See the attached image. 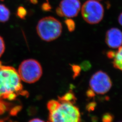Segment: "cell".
Here are the masks:
<instances>
[{"label":"cell","mask_w":122,"mask_h":122,"mask_svg":"<svg viewBox=\"0 0 122 122\" xmlns=\"http://www.w3.org/2000/svg\"><path fill=\"white\" fill-rule=\"evenodd\" d=\"M76 100L73 93L70 92L57 100H50L47 104L48 122H82L79 109L74 105Z\"/></svg>","instance_id":"1"},{"label":"cell","mask_w":122,"mask_h":122,"mask_svg":"<svg viewBox=\"0 0 122 122\" xmlns=\"http://www.w3.org/2000/svg\"><path fill=\"white\" fill-rule=\"evenodd\" d=\"M19 96H28V92L23 89L17 71L0 61V98L13 100Z\"/></svg>","instance_id":"2"},{"label":"cell","mask_w":122,"mask_h":122,"mask_svg":"<svg viewBox=\"0 0 122 122\" xmlns=\"http://www.w3.org/2000/svg\"><path fill=\"white\" fill-rule=\"evenodd\" d=\"M39 37L44 41L50 42L57 39L61 34V22L55 18L48 16L39 20L36 27Z\"/></svg>","instance_id":"3"},{"label":"cell","mask_w":122,"mask_h":122,"mask_svg":"<svg viewBox=\"0 0 122 122\" xmlns=\"http://www.w3.org/2000/svg\"><path fill=\"white\" fill-rule=\"evenodd\" d=\"M18 72L21 81L31 84L39 80L42 75L43 70L39 61L29 59L22 61L19 66Z\"/></svg>","instance_id":"4"},{"label":"cell","mask_w":122,"mask_h":122,"mask_svg":"<svg viewBox=\"0 0 122 122\" xmlns=\"http://www.w3.org/2000/svg\"><path fill=\"white\" fill-rule=\"evenodd\" d=\"M81 15L87 23L95 25L102 20L104 15L103 5L96 0H88L81 7Z\"/></svg>","instance_id":"5"},{"label":"cell","mask_w":122,"mask_h":122,"mask_svg":"<svg viewBox=\"0 0 122 122\" xmlns=\"http://www.w3.org/2000/svg\"><path fill=\"white\" fill-rule=\"evenodd\" d=\"M89 84L92 92L100 95L107 93L112 86V81L108 75L101 71H98L92 75Z\"/></svg>","instance_id":"6"},{"label":"cell","mask_w":122,"mask_h":122,"mask_svg":"<svg viewBox=\"0 0 122 122\" xmlns=\"http://www.w3.org/2000/svg\"><path fill=\"white\" fill-rule=\"evenodd\" d=\"M81 8L79 0H62L56 9V13L61 17H75L78 14Z\"/></svg>","instance_id":"7"},{"label":"cell","mask_w":122,"mask_h":122,"mask_svg":"<svg viewBox=\"0 0 122 122\" xmlns=\"http://www.w3.org/2000/svg\"><path fill=\"white\" fill-rule=\"evenodd\" d=\"M105 42L109 48H117L122 45V32L116 28H112L107 31Z\"/></svg>","instance_id":"8"},{"label":"cell","mask_w":122,"mask_h":122,"mask_svg":"<svg viewBox=\"0 0 122 122\" xmlns=\"http://www.w3.org/2000/svg\"><path fill=\"white\" fill-rule=\"evenodd\" d=\"M113 66L122 71V46H121L116 52H115L113 58Z\"/></svg>","instance_id":"9"},{"label":"cell","mask_w":122,"mask_h":122,"mask_svg":"<svg viewBox=\"0 0 122 122\" xmlns=\"http://www.w3.org/2000/svg\"><path fill=\"white\" fill-rule=\"evenodd\" d=\"M10 12L5 5L0 4V22H5L9 20Z\"/></svg>","instance_id":"10"},{"label":"cell","mask_w":122,"mask_h":122,"mask_svg":"<svg viewBox=\"0 0 122 122\" xmlns=\"http://www.w3.org/2000/svg\"><path fill=\"white\" fill-rule=\"evenodd\" d=\"M65 24L69 31L72 32L74 30L75 28V24L73 20L70 19L66 20L65 21Z\"/></svg>","instance_id":"11"},{"label":"cell","mask_w":122,"mask_h":122,"mask_svg":"<svg viewBox=\"0 0 122 122\" xmlns=\"http://www.w3.org/2000/svg\"><path fill=\"white\" fill-rule=\"evenodd\" d=\"M5 50V44L3 38L0 36V57L4 52Z\"/></svg>","instance_id":"12"},{"label":"cell","mask_w":122,"mask_h":122,"mask_svg":"<svg viewBox=\"0 0 122 122\" xmlns=\"http://www.w3.org/2000/svg\"><path fill=\"white\" fill-rule=\"evenodd\" d=\"M18 15L20 18H23L26 14L25 10L22 7H20L18 10Z\"/></svg>","instance_id":"13"},{"label":"cell","mask_w":122,"mask_h":122,"mask_svg":"<svg viewBox=\"0 0 122 122\" xmlns=\"http://www.w3.org/2000/svg\"><path fill=\"white\" fill-rule=\"evenodd\" d=\"M112 118L111 117V116L110 115H109V114L106 115L104 116V118H103V122H109L108 121V119L111 120Z\"/></svg>","instance_id":"14"},{"label":"cell","mask_w":122,"mask_h":122,"mask_svg":"<svg viewBox=\"0 0 122 122\" xmlns=\"http://www.w3.org/2000/svg\"><path fill=\"white\" fill-rule=\"evenodd\" d=\"M29 122H45L43 120L39 119V118H34V119H31V120H30Z\"/></svg>","instance_id":"15"},{"label":"cell","mask_w":122,"mask_h":122,"mask_svg":"<svg viewBox=\"0 0 122 122\" xmlns=\"http://www.w3.org/2000/svg\"><path fill=\"white\" fill-rule=\"evenodd\" d=\"M118 21L119 23V24L122 26V12L119 15L118 18Z\"/></svg>","instance_id":"16"}]
</instances>
